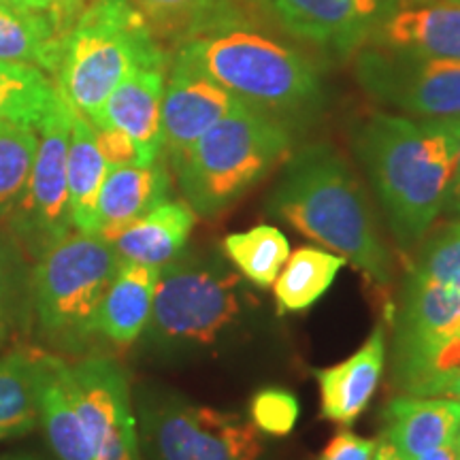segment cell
Returning <instances> with one entry per match:
<instances>
[{"mask_svg":"<svg viewBox=\"0 0 460 460\" xmlns=\"http://www.w3.org/2000/svg\"><path fill=\"white\" fill-rule=\"evenodd\" d=\"M177 58L199 68L239 101L278 118L318 105L320 75L290 45L243 20L203 31L181 43Z\"/></svg>","mask_w":460,"mask_h":460,"instance_id":"cell-3","label":"cell"},{"mask_svg":"<svg viewBox=\"0 0 460 460\" xmlns=\"http://www.w3.org/2000/svg\"><path fill=\"white\" fill-rule=\"evenodd\" d=\"M288 31L305 41L349 51L369 41L396 0H267Z\"/></svg>","mask_w":460,"mask_h":460,"instance_id":"cell-13","label":"cell"},{"mask_svg":"<svg viewBox=\"0 0 460 460\" xmlns=\"http://www.w3.org/2000/svg\"><path fill=\"white\" fill-rule=\"evenodd\" d=\"M458 119L373 113L356 130V154L402 247L418 243L444 211Z\"/></svg>","mask_w":460,"mask_h":460,"instance_id":"cell-1","label":"cell"},{"mask_svg":"<svg viewBox=\"0 0 460 460\" xmlns=\"http://www.w3.org/2000/svg\"><path fill=\"white\" fill-rule=\"evenodd\" d=\"M343 267L345 258L315 247H301L288 256L284 269L273 281L279 312L296 314L312 307L326 295Z\"/></svg>","mask_w":460,"mask_h":460,"instance_id":"cell-25","label":"cell"},{"mask_svg":"<svg viewBox=\"0 0 460 460\" xmlns=\"http://www.w3.org/2000/svg\"><path fill=\"white\" fill-rule=\"evenodd\" d=\"M377 439H365L352 430H339L318 460H371Z\"/></svg>","mask_w":460,"mask_h":460,"instance_id":"cell-34","label":"cell"},{"mask_svg":"<svg viewBox=\"0 0 460 460\" xmlns=\"http://www.w3.org/2000/svg\"><path fill=\"white\" fill-rule=\"evenodd\" d=\"M446 396H454V399H456V401L460 402V371L456 373V376L452 377V382L447 384Z\"/></svg>","mask_w":460,"mask_h":460,"instance_id":"cell-40","label":"cell"},{"mask_svg":"<svg viewBox=\"0 0 460 460\" xmlns=\"http://www.w3.org/2000/svg\"><path fill=\"white\" fill-rule=\"evenodd\" d=\"M239 102L233 92L175 56L163 99V147L171 163H177Z\"/></svg>","mask_w":460,"mask_h":460,"instance_id":"cell-12","label":"cell"},{"mask_svg":"<svg viewBox=\"0 0 460 460\" xmlns=\"http://www.w3.org/2000/svg\"><path fill=\"white\" fill-rule=\"evenodd\" d=\"M60 356L51 354L41 396V427L58 460H96L85 427L66 393Z\"/></svg>","mask_w":460,"mask_h":460,"instance_id":"cell-26","label":"cell"},{"mask_svg":"<svg viewBox=\"0 0 460 460\" xmlns=\"http://www.w3.org/2000/svg\"><path fill=\"white\" fill-rule=\"evenodd\" d=\"M71 111L73 107L58 90L56 102L39 124V146L24 194L4 220L32 262L75 230L68 203Z\"/></svg>","mask_w":460,"mask_h":460,"instance_id":"cell-9","label":"cell"},{"mask_svg":"<svg viewBox=\"0 0 460 460\" xmlns=\"http://www.w3.org/2000/svg\"><path fill=\"white\" fill-rule=\"evenodd\" d=\"M222 247L239 273L258 288L273 286L290 256V243L286 234L267 224L245 230V233L228 234L222 241Z\"/></svg>","mask_w":460,"mask_h":460,"instance_id":"cell-29","label":"cell"},{"mask_svg":"<svg viewBox=\"0 0 460 460\" xmlns=\"http://www.w3.org/2000/svg\"><path fill=\"white\" fill-rule=\"evenodd\" d=\"M411 460H460V452L456 450V446H454V441H450V444L433 447V450L420 454V456Z\"/></svg>","mask_w":460,"mask_h":460,"instance_id":"cell-37","label":"cell"},{"mask_svg":"<svg viewBox=\"0 0 460 460\" xmlns=\"http://www.w3.org/2000/svg\"><path fill=\"white\" fill-rule=\"evenodd\" d=\"M371 460H405L399 454V450L390 444V441L386 439V437H379L377 444H376V450H373V456Z\"/></svg>","mask_w":460,"mask_h":460,"instance_id":"cell-38","label":"cell"},{"mask_svg":"<svg viewBox=\"0 0 460 460\" xmlns=\"http://www.w3.org/2000/svg\"><path fill=\"white\" fill-rule=\"evenodd\" d=\"M269 209L354 264L376 286L393 281V258L379 237L369 203L352 169L332 147L309 146L288 160Z\"/></svg>","mask_w":460,"mask_h":460,"instance_id":"cell-2","label":"cell"},{"mask_svg":"<svg viewBox=\"0 0 460 460\" xmlns=\"http://www.w3.org/2000/svg\"><path fill=\"white\" fill-rule=\"evenodd\" d=\"M444 211L454 216H460V119H458V149H456V160H454L452 169V180L447 186V197Z\"/></svg>","mask_w":460,"mask_h":460,"instance_id":"cell-36","label":"cell"},{"mask_svg":"<svg viewBox=\"0 0 460 460\" xmlns=\"http://www.w3.org/2000/svg\"><path fill=\"white\" fill-rule=\"evenodd\" d=\"M411 273L460 290V220L424 245Z\"/></svg>","mask_w":460,"mask_h":460,"instance_id":"cell-31","label":"cell"},{"mask_svg":"<svg viewBox=\"0 0 460 460\" xmlns=\"http://www.w3.org/2000/svg\"><path fill=\"white\" fill-rule=\"evenodd\" d=\"M66 37L68 28L48 11L0 4V62L31 65L56 75Z\"/></svg>","mask_w":460,"mask_h":460,"instance_id":"cell-22","label":"cell"},{"mask_svg":"<svg viewBox=\"0 0 460 460\" xmlns=\"http://www.w3.org/2000/svg\"><path fill=\"white\" fill-rule=\"evenodd\" d=\"M92 0H51V9H54V15L58 17L60 24H65L68 31L75 24L79 13L88 7Z\"/></svg>","mask_w":460,"mask_h":460,"instance_id":"cell-35","label":"cell"},{"mask_svg":"<svg viewBox=\"0 0 460 460\" xmlns=\"http://www.w3.org/2000/svg\"><path fill=\"white\" fill-rule=\"evenodd\" d=\"M32 326V261L7 228H0V348Z\"/></svg>","mask_w":460,"mask_h":460,"instance_id":"cell-27","label":"cell"},{"mask_svg":"<svg viewBox=\"0 0 460 460\" xmlns=\"http://www.w3.org/2000/svg\"><path fill=\"white\" fill-rule=\"evenodd\" d=\"M241 278L222 262L177 256L160 269L149 315V343L171 349L211 348L243 314Z\"/></svg>","mask_w":460,"mask_h":460,"instance_id":"cell-7","label":"cell"},{"mask_svg":"<svg viewBox=\"0 0 460 460\" xmlns=\"http://www.w3.org/2000/svg\"><path fill=\"white\" fill-rule=\"evenodd\" d=\"M252 424L273 437L290 435L298 420L296 396L281 388H264L250 402Z\"/></svg>","mask_w":460,"mask_h":460,"instance_id":"cell-32","label":"cell"},{"mask_svg":"<svg viewBox=\"0 0 460 460\" xmlns=\"http://www.w3.org/2000/svg\"><path fill=\"white\" fill-rule=\"evenodd\" d=\"M197 214L186 200L166 199L109 241L122 262L163 269L186 247Z\"/></svg>","mask_w":460,"mask_h":460,"instance_id":"cell-19","label":"cell"},{"mask_svg":"<svg viewBox=\"0 0 460 460\" xmlns=\"http://www.w3.org/2000/svg\"><path fill=\"white\" fill-rule=\"evenodd\" d=\"M0 3L9 4V7H17V9L48 11V13L54 15V9H51V0H0ZM56 20H58V17H56ZM62 26H65V24H62Z\"/></svg>","mask_w":460,"mask_h":460,"instance_id":"cell-39","label":"cell"},{"mask_svg":"<svg viewBox=\"0 0 460 460\" xmlns=\"http://www.w3.org/2000/svg\"><path fill=\"white\" fill-rule=\"evenodd\" d=\"M290 146V132L275 115L241 101L172 169L194 214L214 217L284 163Z\"/></svg>","mask_w":460,"mask_h":460,"instance_id":"cell-4","label":"cell"},{"mask_svg":"<svg viewBox=\"0 0 460 460\" xmlns=\"http://www.w3.org/2000/svg\"><path fill=\"white\" fill-rule=\"evenodd\" d=\"M454 446H456V450L460 452V424H458V429H456V435H454Z\"/></svg>","mask_w":460,"mask_h":460,"instance_id":"cell-42","label":"cell"},{"mask_svg":"<svg viewBox=\"0 0 460 460\" xmlns=\"http://www.w3.org/2000/svg\"><path fill=\"white\" fill-rule=\"evenodd\" d=\"M356 77L382 105L418 119L460 118V60L371 48L358 54Z\"/></svg>","mask_w":460,"mask_h":460,"instance_id":"cell-10","label":"cell"},{"mask_svg":"<svg viewBox=\"0 0 460 460\" xmlns=\"http://www.w3.org/2000/svg\"><path fill=\"white\" fill-rule=\"evenodd\" d=\"M62 377L96 460H141L130 384L122 367L105 356H88L77 365L62 362Z\"/></svg>","mask_w":460,"mask_h":460,"instance_id":"cell-11","label":"cell"},{"mask_svg":"<svg viewBox=\"0 0 460 460\" xmlns=\"http://www.w3.org/2000/svg\"><path fill=\"white\" fill-rule=\"evenodd\" d=\"M0 460H45V458L32 456V454H11V456H0Z\"/></svg>","mask_w":460,"mask_h":460,"instance_id":"cell-41","label":"cell"},{"mask_svg":"<svg viewBox=\"0 0 460 460\" xmlns=\"http://www.w3.org/2000/svg\"><path fill=\"white\" fill-rule=\"evenodd\" d=\"M158 39L183 43L209 28L243 20L241 0H130Z\"/></svg>","mask_w":460,"mask_h":460,"instance_id":"cell-24","label":"cell"},{"mask_svg":"<svg viewBox=\"0 0 460 460\" xmlns=\"http://www.w3.org/2000/svg\"><path fill=\"white\" fill-rule=\"evenodd\" d=\"M141 435L154 460H258V429L237 413L188 402L175 394L143 396Z\"/></svg>","mask_w":460,"mask_h":460,"instance_id":"cell-8","label":"cell"},{"mask_svg":"<svg viewBox=\"0 0 460 460\" xmlns=\"http://www.w3.org/2000/svg\"><path fill=\"white\" fill-rule=\"evenodd\" d=\"M119 264L107 239L77 230L32 262V324L51 348L75 352L99 335L101 303Z\"/></svg>","mask_w":460,"mask_h":460,"instance_id":"cell-6","label":"cell"},{"mask_svg":"<svg viewBox=\"0 0 460 460\" xmlns=\"http://www.w3.org/2000/svg\"><path fill=\"white\" fill-rule=\"evenodd\" d=\"M158 267L122 262L99 309L96 331L115 345H130L147 329L158 284Z\"/></svg>","mask_w":460,"mask_h":460,"instance_id":"cell-21","label":"cell"},{"mask_svg":"<svg viewBox=\"0 0 460 460\" xmlns=\"http://www.w3.org/2000/svg\"><path fill=\"white\" fill-rule=\"evenodd\" d=\"M169 192L171 177L160 160L154 164L113 166L107 171L96 200L94 234L111 241L137 217L169 199Z\"/></svg>","mask_w":460,"mask_h":460,"instance_id":"cell-17","label":"cell"},{"mask_svg":"<svg viewBox=\"0 0 460 460\" xmlns=\"http://www.w3.org/2000/svg\"><path fill=\"white\" fill-rule=\"evenodd\" d=\"M460 402L439 396H396L384 410V437L405 460L454 441Z\"/></svg>","mask_w":460,"mask_h":460,"instance_id":"cell-20","label":"cell"},{"mask_svg":"<svg viewBox=\"0 0 460 460\" xmlns=\"http://www.w3.org/2000/svg\"><path fill=\"white\" fill-rule=\"evenodd\" d=\"M58 99L51 75L31 65L0 62V126H39Z\"/></svg>","mask_w":460,"mask_h":460,"instance_id":"cell-28","label":"cell"},{"mask_svg":"<svg viewBox=\"0 0 460 460\" xmlns=\"http://www.w3.org/2000/svg\"><path fill=\"white\" fill-rule=\"evenodd\" d=\"M386 362V332L377 326L365 345L329 369L315 371L320 384L322 416L331 422L352 424L376 394Z\"/></svg>","mask_w":460,"mask_h":460,"instance_id":"cell-16","label":"cell"},{"mask_svg":"<svg viewBox=\"0 0 460 460\" xmlns=\"http://www.w3.org/2000/svg\"><path fill=\"white\" fill-rule=\"evenodd\" d=\"M0 4H3V3H0Z\"/></svg>","mask_w":460,"mask_h":460,"instance_id":"cell-43","label":"cell"},{"mask_svg":"<svg viewBox=\"0 0 460 460\" xmlns=\"http://www.w3.org/2000/svg\"><path fill=\"white\" fill-rule=\"evenodd\" d=\"M458 3H460V0H458Z\"/></svg>","mask_w":460,"mask_h":460,"instance_id":"cell-44","label":"cell"},{"mask_svg":"<svg viewBox=\"0 0 460 460\" xmlns=\"http://www.w3.org/2000/svg\"><path fill=\"white\" fill-rule=\"evenodd\" d=\"M369 41L399 54L460 60V3L396 0Z\"/></svg>","mask_w":460,"mask_h":460,"instance_id":"cell-14","label":"cell"},{"mask_svg":"<svg viewBox=\"0 0 460 460\" xmlns=\"http://www.w3.org/2000/svg\"><path fill=\"white\" fill-rule=\"evenodd\" d=\"M164 68H139L126 77L109 96L105 107L92 126H111L122 130L135 143L141 164H154L160 160L163 147V99Z\"/></svg>","mask_w":460,"mask_h":460,"instance_id":"cell-15","label":"cell"},{"mask_svg":"<svg viewBox=\"0 0 460 460\" xmlns=\"http://www.w3.org/2000/svg\"><path fill=\"white\" fill-rule=\"evenodd\" d=\"M147 66H166L158 37L130 0H92L68 31L56 85L92 124L111 92Z\"/></svg>","mask_w":460,"mask_h":460,"instance_id":"cell-5","label":"cell"},{"mask_svg":"<svg viewBox=\"0 0 460 460\" xmlns=\"http://www.w3.org/2000/svg\"><path fill=\"white\" fill-rule=\"evenodd\" d=\"M96 143H99L102 158L109 169L113 166H130V164H141L139 152H137L135 143L124 135L122 130L111 128V126H99L96 128Z\"/></svg>","mask_w":460,"mask_h":460,"instance_id":"cell-33","label":"cell"},{"mask_svg":"<svg viewBox=\"0 0 460 460\" xmlns=\"http://www.w3.org/2000/svg\"><path fill=\"white\" fill-rule=\"evenodd\" d=\"M51 354L15 345L0 356V441L31 433L41 424V396Z\"/></svg>","mask_w":460,"mask_h":460,"instance_id":"cell-18","label":"cell"},{"mask_svg":"<svg viewBox=\"0 0 460 460\" xmlns=\"http://www.w3.org/2000/svg\"><path fill=\"white\" fill-rule=\"evenodd\" d=\"M109 166L102 158L96 130L77 109L71 111V141H68V203L77 233L94 234L96 200Z\"/></svg>","mask_w":460,"mask_h":460,"instance_id":"cell-23","label":"cell"},{"mask_svg":"<svg viewBox=\"0 0 460 460\" xmlns=\"http://www.w3.org/2000/svg\"><path fill=\"white\" fill-rule=\"evenodd\" d=\"M39 146V126H0V222L7 220L24 194Z\"/></svg>","mask_w":460,"mask_h":460,"instance_id":"cell-30","label":"cell"}]
</instances>
